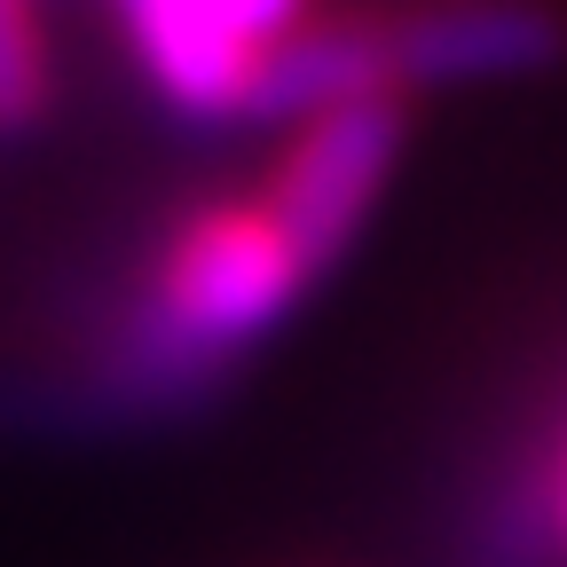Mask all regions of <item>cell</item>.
Listing matches in <instances>:
<instances>
[{
	"mask_svg": "<svg viewBox=\"0 0 567 567\" xmlns=\"http://www.w3.org/2000/svg\"><path fill=\"white\" fill-rule=\"evenodd\" d=\"M308 284L316 260L292 245L260 189L182 205L134 276V300L103 354V386H118L126 402H182L189 386L221 379L268 323L292 316Z\"/></svg>",
	"mask_w": 567,
	"mask_h": 567,
	"instance_id": "obj_1",
	"label": "cell"
},
{
	"mask_svg": "<svg viewBox=\"0 0 567 567\" xmlns=\"http://www.w3.org/2000/svg\"><path fill=\"white\" fill-rule=\"evenodd\" d=\"M55 103V40L40 0H0V134L48 118Z\"/></svg>",
	"mask_w": 567,
	"mask_h": 567,
	"instance_id": "obj_4",
	"label": "cell"
},
{
	"mask_svg": "<svg viewBox=\"0 0 567 567\" xmlns=\"http://www.w3.org/2000/svg\"><path fill=\"white\" fill-rule=\"evenodd\" d=\"M284 142L260 166V197L292 245L316 260V276L363 237L371 205L402 158V103H316L300 118H276Z\"/></svg>",
	"mask_w": 567,
	"mask_h": 567,
	"instance_id": "obj_3",
	"label": "cell"
},
{
	"mask_svg": "<svg viewBox=\"0 0 567 567\" xmlns=\"http://www.w3.org/2000/svg\"><path fill=\"white\" fill-rule=\"evenodd\" d=\"M323 0H111L126 63L189 118H260L268 71Z\"/></svg>",
	"mask_w": 567,
	"mask_h": 567,
	"instance_id": "obj_2",
	"label": "cell"
}]
</instances>
